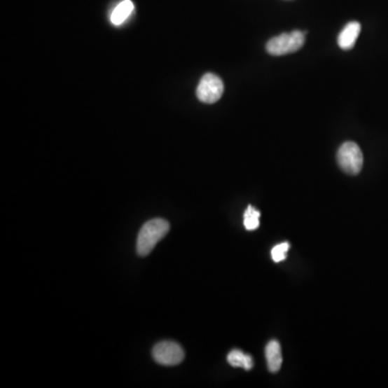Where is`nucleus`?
<instances>
[{"label": "nucleus", "mask_w": 388, "mask_h": 388, "mask_svg": "<svg viewBox=\"0 0 388 388\" xmlns=\"http://www.w3.org/2000/svg\"><path fill=\"white\" fill-rule=\"evenodd\" d=\"M260 212L255 209L254 206H248L245 213H244V226L249 231L258 229L260 226Z\"/></svg>", "instance_id": "nucleus-10"}, {"label": "nucleus", "mask_w": 388, "mask_h": 388, "mask_svg": "<svg viewBox=\"0 0 388 388\" xmlns=\"http://www.w3.org/2000/svg\"><path fill=\"white\" fill-rule=\"evenodd\" d=\"M223 82L214 74H206L202 77L197 89L199 101L205 104H214L221 99L223 94Z\"/></svg>", "instance_id": "nucleus-4"}, {"label": "nucleus", "mask_w": 388, "mask_h": 388, "mask_svg": "<svg viewBox=\"0 0 388 388\" xmlns=\"http://www.w3.org/2000/svg\"><path fill=\"white\" fill-rule=\"evenodd\" d=\"M360 31H361V25L358 22H349L346 24L338 37L339 47L345 51L353 49L358 37H359Z\"/></svg>", "instance_id": "nucleus-6"}, {"label": "nucleus", "mask_w": 388, "mask_h": 388, "mask_svg": "<svg viewBox=\"0 0 388 388\" xmlns=\"http://www.w3.org/2000/svg\"><path fill=\"white\" fill-rule=\"evenodd\" d=\"M305 32L295 31L272 38L267 43L268 53L274 57H282L299 51L305 43Z\"/></svg>", "instance_id": "nucleus-2"}, {"label": "nucleus", "mask_w": 388, "mask_h": 388, "mask_svg": "<svg viewBox=\"0 0 388 388\" xmlns=\"http://www.w3.org/2000/svg\"><path fill=\"white\" fill-rule=\"evenodd\" d=\"M265 356H267L268 368L270 371L273 373L279 372L283 363V355H282L281 345L279 342L275 340L269 342L265 349Z\"/></svg>", "instance_id": "nucleus-7"}, {"label": "nucleus", "mask_w": 388, "mask_h": 388, "mask_svg": "<svg viewBox=\"0 0 388 388\" xmlns=\"http://www.w3.org/2000/svg\"><path fill=\"white\" fill-rule=\"evenodd\" d=\"M289 248L290 244L287 242L276 245L271 251L272 259L275 262L284 261L287 257V251H289Z\"/></svg>", "instance_id": "nucleus-11"}, {"label": "nucleus", "mask_w": 388, "mask_h": 388, "mask_svg": "<svg viewBox=\"0 0 388 388\" xmlns=\"http://www.w3.org/2000/svg\"><path fill=\"white\" fill-rule=\"evenodd\" d=\"M169 223L157 218L149 220L141 227L137 239V253L141 257L149 255L158 243L169 233Z\"/></svg>", "instance_id": "nucleus-1"}, {"label": "nucleus", "mask_w": 388, "mask_h": 388, "mask_svg": "<svg viewBox=\"0 0 388 388\" xmlns=\"http://www.w3.org/2000/svg\"><path fill=\"white\" fill-rule=\"evenodd\" d=\"M155 361L163 366H177L185 359V352L175 342L164 341L158 343L152 351Z\"/></svg>", "instance_id": "nucleus-5"}, {"label": "nucleus", "mask_w": 388, "mask_h": 388, "mask_svg": "<svg viewBox=\"0 0 388 388\" xmlns=\"http://www.w3.org/2000/svg\"><path fill=\"white\" fill-rule=\"evenodd\" d=\"M134 8L135 7L131 0H123L113 9V13L110 15V21L113 25H122L133 13Z\"/></svg>", "instance_id": "nucleus-8"}, {"label": "nucleus", "mask_w": 388, "mask_h": 388, "mask_svg": "<svg viewBox=\"0 0 388 388\" xmlns=\"http://www.w3.org/2000/svg\"><path fill=\"white\" fill-rule=\"evenodd\" d=\"M228 363L235 368H244L245 370H251L254 367V360L251 356L244 354L239 349H233L228 355Z\"/></svg>", "instance_id": "nucleus-9"}, {"label": "nucleus", "mask_w": 388, "mask_h": 388, "mask_svg": "<svg viewBox=\"0 0 388 388\" xmlns=\"http://www.w3.org/2000/svg\"><path fill=\"white\" fill-rule=\"evenodd\" d=\"M337 160L340 169L349 175H357L363 169V152L353 141H346L339 148Z\"/></svg>", "instance_id": "nucleus-3"}]
</instances>
